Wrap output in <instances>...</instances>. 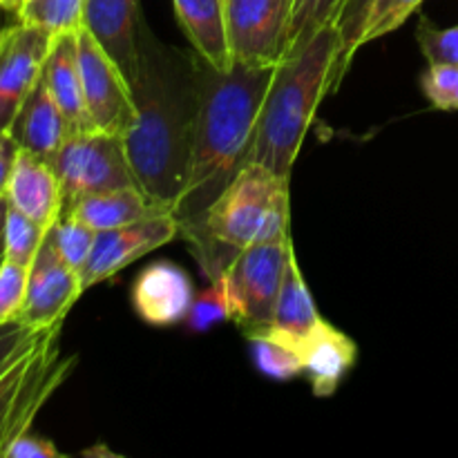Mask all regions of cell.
Wrapping results in <instances>:
<instances>
[{
	"mask_svg": "<svg viewBox=\"0 0 458 458\" xmlns=\"http://www.w3.org/2000/svg\"><path fill=\"white\" fill-rule=\"evenodd\" d=\"M134 119L123 143L139 188L170 206L182 197L197 119L195 52H179L139 30V74L130 88Z\"/></svg>",
	"mask_w": 458,
	"mask_h": 458,
	"instance_id": "obj_1",
	"label": "cell"
},
{
	"mask_svg": "<svg viewBox=\"0 0 458 458\" xmlns=\"http://www.w3.org/2000/svg\"><path fill=\"white\" fill-rule=\"evenodd\" d=\"M197 119L186 186L174 204L179 228L195 224L233 179L253 164L259 107L276 67L228 70L210 65L195 54Z\"/></svg>",
	"mask_w": 458,
	"mask_h": 458,
	"instance_id": "obj_2",
	"label": "cell"
},
{
	"mask_svg": "<svg viewBox=\"0 0 458 458\" xmlns=\"http://www.w3.org/2000/svg\"><path fill=\"white\" fill-rule=\"evenodd\" d=\"M347 65L338 22L325 25L277 63L259 107L253 164L291 179L320 101L338 83Z\"/></svg>",
	"mask_w": 458,
	"mask_h": 458,
	"instance_id": "obj_3",
	"label": "cell"
},
{
	"mask_svg": "<svg viewBox=\"0 0 458 458\" xmlns=\"http://www.w3.org/2000/svg\"><path fill=\"white\" fill-rule=\"evenodd\" d=\"M289 179L250 164L191 226L179 228L208 282L250 244L289 237Z\"/></svg>",
	"mask_w": 458,
	"mask_h": 458,
	"instance_id": "obj_4",
	"label": "cell"
},
{
	"mask_svg": "<svg viewBox=\"0 0 458 458\" xmlns=\"http://www.w3.org/2000/svg\"><path fill=\"white\" fill-rule=\"evenodd\" d=\"M291 253V235L258 242L242 250L224 271L222 282L231 304V320L244 331L246 338L271 329Z\"/></svg>",
	"mask_w": 458,
	"mask_h": 458,
	"instance_id": "obj_5",
	"label": "cell"
},
{
	"mask_svg": "<svg viewBox=\"0 0 458 458\" xmlns=\"http://www.w3.org/2000/svg\"><path fill=\"white\" fill-rule=\"evenodd\" d=\"M49 164L61 183L63 210L94 192L137 186L123 137L101 130L70 134Z\"/></svg>",
	"mask_w": 458,
	"mask_h": 458,
	"instance_id": "obj_6",
	"label": "cell"
},
{
	"mask_svg": "<svg viewBox=\"0 0 458 458\" xmlns=\"http://www.w3.org/2000/svg\"><path fill=\"white\" fill-rule=\"evenodd\" d=\"M291 0H226L233 63L276 67L286 56Z\"/></svg>",
	"mask_w": 458,
	"mask_h": 458,
	"instance_id": "obj_7",
	"label": "cell"
},
{
	"mask_svg": "<svg viewBox=\"0 0 458 458\" xmlns=\"http://www.w3.org/2000/svg\"><path fill=\"white\" fill-rule=\"evenodd\" d=\"M81 83L94 130L125 137L134 119L132 92L123 74L85 27L76 31Z\"/></svg>",
	"mask_w": 458,
	"mask_h": 458,
	"instance_id": "obj_8",
	"label": "cell"
},
{
	"mask_svg": "<svg viewBox=\"0 0 458 458\" xmlns=\"http://www.w3.org/2000/svg\"><path fill=\"white\" fill-rule=\"evenodd\" d=\"M54 36L18 21L7 27L0 43V134L9 132L18 107L43 76Z\"/></svg>",
	"mask_w": 458,
	"mask_h": 458,
	"instance_id": "obj_9",
	"label": "cell"
},
{
	"mask_svg": "<svg viewBox=\"0 0 458 458\" xmlns=\"http://www.w3.org/2000/svg\"><path fill=\"white\" fill-rule=\"evenodd\" d=\"M179 235V224L173 213L157 215L128 226L98 231L88 264L81 273L83 289L112 280L116 273L128 268L137 259L146 258L152 250L161 249Z\"/></svg>",
	"mask_w": 458,
	"mask_h": 458,
	"instance_id": "obj_10",
	"label": "cell"
},
{
	"mask_svg": "<svg viewBox=\"0 0 458 458\" xmlns=\"http://www.w3.org/2000/svg\"><path fill=\"white\" fill-rule=\"evenodd\" d=\"M83 291L79 273L63 262L52 242L45 237L43 246L30 267L25 307H22L18 322L36 331L61 325Z\"/></svg>",
	"mask_w": 458,
	"mask_h": 458,
	"instance_id": "obj_11",
	"label": "cell"
},
{
	"mask_svg": "<svg viewBox=\"0 0 458 458\" xmlns=\"http://www.w3.org/2000/svg\"><path fill=\"white\" fill-rule=\"evenodd\" d=\"M63 325V322H61ZM61 325H54L43 331L36 347L31 349L30 360H27L25 374H22L21 387H18L16 401H13L12 414H9L7 432H4L3 441V456L4 450L30 432L31 423L43 410L45 403L49 401L54 392L63 385V380L70 376L72 367H74L76 358H61L58 353V334H61Z\"/></svg>",
	"mask_w": 458,
	"mask_h": 458,
	"instance_id": "obj_12",
	"label": "cell"
},
{
	"mask_svg": "<svg viewBox=\"0 0 458 458\" xmlns=\"http://www.w3.org/2000/svg\"><path fill=\"white\" fill-rule=\"evenodd\" d=\"M139 0H85L83 27L114 61L128 88L139 74V30H141Z\"/></svg>",
	"mask_w": 458,
	"mask_h": 458,
	"instance_id": "obj_13",
	"label": "cell"
},
{
	"mask_svg": "<svg viewBox=\"0 0 458 458\" xmlns=\"http://www.w3.org/2000/svg\"><path fill=\"white\" fill-rule=\"evenodd\" d=\"M132 309L146 325L173 327L186 322L195 300L191 276L173 262L148 264L132 284Z\"/></svg>",
	"mask_w": 458,
	"mask_h": 458,
	"instance_id": "obj_14",
	"label": "cell"
},
{
	"mask_svg": "<svg viewBox=\"0 0 458 458\" xmlns=\"http://www.w3.org/2000/svg\"><path fill=\"white\" fill-rule=\"evenodd\" d=\"M7 199L12 208L21 210L49 231L63 213L61 183L54 165L43 157L21 148L9 177Z\"/></svg>",
	"mask_w": 458,
	"mask_h": 458,
	"instance_id": "obj_15",
	"label": "cell"
},
{
	"mask_svg": "<svg viewBox=\"0 0 458 458\" xmlns=\"http://www.w3.org/2000/svg\"><path fill=\"white\" fill-rule=\"evenodd\" d=\"M9 134L16 139L22 150L34 152L47 161H52L58 148L70 137V125H67L65 114L49 94L43 76L34 85V89L27 94L22 106L18 107L16 116L9 125Z\"/></svg>",
	"mask_w": 458,
	"mask_h": 458,
	"instance_id": "obj_16",
	"label": "cell"
},
{
	"mask_svg": "<svg viewBox=\"0 0 458 458\" xmlns=\"http://www.w3.org/2000/svg\"><path fill=\"white\" fill-rule=\"evenodd\" d=\"M43 81L56 106L65 114L70 134L89 132L94 130L89 121L88 107L83 98V83H81L79 67V45H76V31L54 36L52 49L43 67Z\"/></svg>",
	"mask_w": 458,
	"mask_h": 458,
	"instance_id": "obj_17",
	"label": "cell"
},
{
	"mask_svg": "<svg viewBox=\"0 0 458 458\" xmlns=\"http://www.w3.org/2000/svg\"><path fill=\"white\" fill-rule=\"evenodd\" d=\"M300 353L313 396L329 398L338 392L344 376L356 365L358 347L347 334L322 320L302 344Z\"/></svg>",
	"mask_w": 458,
	"mask_h": 458,
	"instance_id": "obj_18",
	"label": "cell"
},
{
	"mask_svg": "<svg viewBox=\"0 0 458 458\" xmlns=\"http://www.w3.org/2000/svg\"><path fill=\"white\" fill-rule=\"evenodd\" d=\"M165 213H173V208L150 199L141 188L132 186L81 197L79 201L67 206L61 215H72V217H76L85 226L98 233L128 226V224H137Z\"/></svg>",
	"mask_w": 458,
	"mask_h": 458,
	"instance_id": "obj_19",
	"label": "cell"
},
{
	"mask_svg": "<svg viewBox=\"0 0 458 458\" xmlns=\"http://www.w3.org/2000/svg\"><path fill=\"white\" fill-rule=\"evenodd\" d=\"M320 322L322 318L318 313L316 304H313V295L309 291L307 282H304L302 268H300L293 250L289 258V264H286L280 295H277L273 325L267 334L259 335H271V338L282 340V343L291 344V347H295L300 352Z\"/></svg>",
	"mask_w": 458,
	"mask_h": 458,
	"instance_id": "obj_20",
	"label": "cell"
},
{
	"mask_svg": "<svg viewBox=\"0 0 458 458\" xmlns=\"http://www.w3.org/2000/svg\"><path fill=\"white\" fill-rule=\"evenodd\" d=\"M192 52L219 70L233 65L226 30V0H173Z\"/></svg>",
	"mask_w": 458,
	"mask_h": 458,
	"instance_id": "obj_21",
	"label": "cell"
},
{
	"mask_svg": "<svg viewBox=\"0 0 458 458\" xmlns=\"http://www.w3.org/2000/svg\"><path fill=\"white\" fill-rule=\"evenodd\" d=\"M347 0H291L286 54L307 43L329 22H338Z\"/></svg>",
	"mask_w": 458,
	"mask_h": 458,
	"instance_id": "obj_22",
	"label": "cell"
},
{
	"mask_svg": "<svg viewBox=\"0 0 458 458\" xmlns=\"http://www.w3.org/2000/svg\"><path fill=\"white\" fill-rule=\"evenodd\" d=\"M423 3L425 0H369L353 40V49L358 52L362 45L396 31L411 13L419 12Z\"/></svg>",
	"mask_w": 458,
	"mask_h": 458,
	"instance_id": "obj_23",
	"label": "cell"
},
{
	"mask_svg": "<svg viewBox=\"0 0 458 458\" xmlns=\"http://www.w3.org/2000/svg\"><path fill=\"white\" fill-rule=\"evenodd\" d=\"M85 0H27L18 21L40 27L52 36L83 27Z\"/></svg>",
	"mask_w": 458,
	"mask_h": 458,
	"instance_id": "obj_24",
	"label": "cell"
},
{
	"mask_svg": "<svg viewBox=\"0 0 458 458\" xmlns=\"http://www.w3.org/2000/svg\"><path fill=\"white\" fill-rule=\"evenodd\" d=\"M47 240L52 242L56 253L63 258V262L81 276L94 249L97 231L85 226L83 222H79L72 215H61L47 231Z\"/></svg>",
	"mask_w": 458,
	"mask_h": 458,
	"instance_id": "obj_25",
	"label": "cell"
},
{
	"mask_svg": "<svg viewBox=\"0 0 458 458\" xmlns=\"http://www.w3.org/2000/svg\"><path fill=\"white\" fill-rule=\"evenodd\" d=\"M249 343L259 374L273 380H291L304 374L302 353L291 344L271 338V335H253V338H249Z\"/></svg>",
	"mask_w": 458,
	"mask_h": 458,
	"instance_id": "obj_26",
	"label": "cell"
},
{
	"mask_svg": "<svg viewBox=\"0 0 458 458\" xmlns=\"http://www.w3.org/2000/svg\"><path fill=\"white\" fill-rule=\"evenodd\" d=\"M45 237H47V228L9 206L7 219H4V259L30 268Z\"/></svg>",
	"mask_w": 458,
	"mask_h": 458,
	"instance_id": "obj_27",
	"label": "cell"
},
{
	"mask_svg": "<svg viewBox=\"0 0 458 458\" xmlns=\"http://www.w3.org/2000/svg\"><path fill=\"white\" fill-rule=\"evenodd\" d=\"M224 320H231V304H228L226 289H224V282L219 277V280L210 282L201 293H195L186 325L195 334H204L210 327L219 325Z\"/></svg>",
	"mask_w": 458,
	"mask_h": 458,
	"instance_id": "obj_28",
	"label": "cell"
},
{
	"mask_svg": "<svg viewBox=\"0 0 458 458\" xmlns=\"http://www.w3.org/2000/svg\"><path fill=\"white\" fill-rule=\"evenodd\" d=\"M420 89L437 110H458V65L429 63V67L420 76Z\"/></svg>",
	"mask_w": 458,
	"mask_h": 458,
	"instance_id": "obj_29",
	"label": "cell"
},
{
	"mask_svg": "<svg viewBox=\"0 0 458 458\" xmlns=\"http://www.w3.org/2000/svg\"><path fill=\"white\" fill-rule=\"evenodd\" d=\"M30 268L3 259L0 264V327L16 322L25 307Z\"/></svg>",
	"mask_w": 458,
	"mask_h": 458,
	"instance_id": "obj_30",
	"label": "cell"
},
{
	"mask_svg": "<svg viewBox=\"0 0 458 458\" xmlns=\"http://www.w3.org/2000/svg\"><path fill=\"white\" fill-rule=\"evenodd\" d=\"M416 40L428 63H454L458 65V25L438 27L429 18H420Z\"/></svg>",
	"mask_w": 458,
	"mask_h": 458,
	"instance_id": "obj_31",
	"label": "cell"
},
{
	"mask_svg": "<svg viewBox=\"0 0 458 458\" xmlns=\"http://www.w3.org/2000/svg\"><path fill=\"white\" fill-rule=\"evenodd\" d=\"M43 331H36L22 322H9L0 327V376L12 369L22 356L34 349Z\"/></svg>",
	"mask_w": 458,
	"mask_h": 458,
	"instance_id": "obj_32",
	"label": "cell"
},
{
	"mask_svg": "<svg viewBox=\"0 0 458 458\" xmlns=\"http://www.w3.org/2000/svg\"><path fill=\"white\" fill-rule=\"evenodd\" d=\"M30 353L22 356L12 369L4 371V374L0 376V458H3V441H4V432H7L9 414H12L13 401H16V394H18V387H21V380H22V374H25Z\"/></svg>",
	"mask_w": 458,
	"mask_h": 458,
	"instance_id": "obj_33",
	"label": "cell"
},
{
	"mask_svg": "<svg viewBox=\"0 0 458 458\" xmlns=\"http://www.w3.org/2000/svg\"><path fill=\"white\" fill-rule=\"evenodd\" d=\"M3 458H63V454L49 438L38 437L30 429L4 450Z\"/></svg>",
	"mask_w": 458,
	"mask_h": 458,
	"instance_id": "obj_34",
	"label": "cell"
},
{
	"mask_svg": "<svg viewBox=\"0 0 458 458\" xmlns=\"http://www.w3.org/2000/svg\"><path fill=\"white\" fill-rule=\"evenodd\" d=\"M367 4H369V0H347L343 13H340L338 18V27L340 31H343L344 38V54H347V61H352V56L356 54L353 40H356L358 27H360L362 16H365Z\"/></svg>",
	"mask_w": 458,
	"mask_h": 458,
	"instance_id": "obj_35",
	"label": "cell"
},
{
	"mask_svg": "<svg viewBox=\"0 0 458 458\" xmlns=\"http://www.w3.org/2000/svg\"><path fill=\"white\" fill-rule=\"evenodd\" d=\"M18 150H21V146H18L16 139H13L12 134H0V197L7 195L9 177H12L13 161H16Z\"/></svg>",
	"mask_w": 458,
	"mask_h": 458,
	"instance_id": "obj_36",
	"label": "cell"
},
{
	"mask_svg": "<svg viewBox=\"0 0 458 458\" xmlns=\"http://www.w3.org/2000/svg\"><path fill=\"white\" fill-rule=\"evenodd\" d=\"M7 210H9V199L7 195L0 197V264L4 259V219H7Z\"/></svg>",
	"mask_w": 458,
	"mask_h": 458,
	"instance_id": "obj_37",
	"label": "cell"
},
{
	"mask_svg": "<svg viewBox=\"0 0 458 458\" xmlns=\"http://www.w3.org/2000/svg\"><path fill=\"white\" fill-rule=\"evenodd\" d=\"M22 7H25V0H0V9L13 13V16H18L22 12Z\"/></svg>",
	"mask_w": 458,
	"mask_h": 458,
	"instance_id": "obj_38",
	"label": "cell"
},
{
	"mask_svg": "<svg viewBox=\"0 0 458 458\" xmlns=\"http://www.w3.org/2000/svg\"><path fill=\"white\" fill-rule=\"evenodd\" d=\"M0 12H3V9H0ZM3 34H4V30H3V25H0V43H3Z\"/></svg>",
	"mask_w": 458,
	"mask_h": 458,
	"instance_id": "obj_39",
	"label": "cell"
},
{
	"mask_svg": "<svg viewBox=\"0 0 458 458\" xmlns=\"http://www.w3.org/2000/svg\"><path fill=\"white\" fill-rule=\"evenodd\" d=\"M343 9H344V7H343Z\"/></svg>",
	"mask_w": 458,
	"mask_h": 458,
	"instance_id": "obj_40",
	"label": "cell"
}]
</instances>
